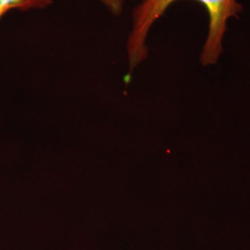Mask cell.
<instances>
[{"label": "cell", "instance_id": "3", "mask_svg": "<svg viewBox=\"0 0 250 250\" xmlns=\"http://www.w3.org/2000/svg\"><path fill=\"white\" fill-rule=\"evenodd\" d=\"M107 9L114 15H119L122 13L124 9L125 0H100Z\"/></svg>", "mask_w": 250, "mask_h": 250}, {"label": "cell", "instance_id": "1", "mask_svg": "<svg viewBox=\"0 0 250 250\" xmlns=\"http://www.w3.org/2000/svg\"><path fill=\"white\" fill-rule=\"evenodd\" d=\"M174 1L176 0H143L134 9L133 27L127 40V55L131 72L146 59L148 54L146 45L148 33L153 24ZM197 1L205 6L209 16L208 33L200 54L201 64L208 66L217 62L223 53V40L227 21L241 12L242 6L237 0Z\"/></svg>", "mask_w": 250, "mask_h": 250}, {"label": "cell", "instance_id": "2", "mask_svg": "<svg viewBox=\"0 0 250 250\" xmlns=\"http://www.w3.org/2000/svg\"><path fill=\"white\" fill-rule=\"evenodd\" d=\"M51 4L52 0H0V20L12 9L26 11L45 9Z\"/></svg>", "mask_w": 250, "mask_h": 250}]
</instances>
